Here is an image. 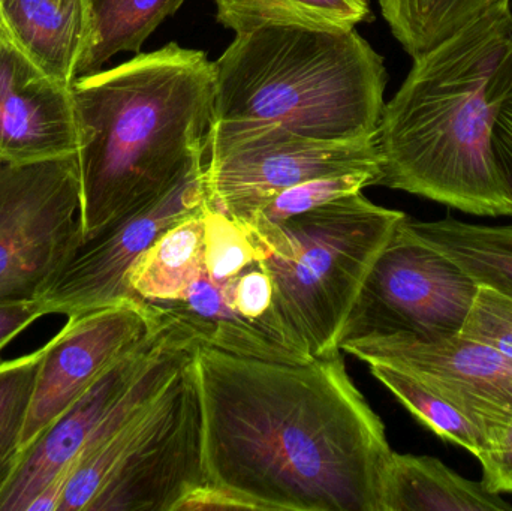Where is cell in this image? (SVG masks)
<instances>
[{
	"mask_svg": "<svg viewBox=\"0 0 512 511\" xmlns=\"http://www.w3.org/2000/svg\"><path fill=\"white\" fill-rule=\"evenodd\" d=\"M224 511V510H254L256 507L251 501L221 486L206 485L189 492L183 500L179 501L174 511Z\"/></svg>",
	"mask_w": 512,
	"mask_h": 511,
	"instance_id": "f546056e",
	"label": "cell"
},
{
	"mask_svg": "<svg viewBox=\"0 0 512 511\" xmlns=\"http://www.w3.org/2000/svg\"><path fill=\"white\" fill-rule=\"evenodd\" d=\"M206 483L192 356L161 393L78 459L57 511H174Z\"/></svg>",
	"mask_w": 512,
	"mask_h": 511,
	"instance_id": "8992f818",
	"label": "cell"
},
{
	"mask_svg": "<svg viewBox=\"0 0 512 511\" xmlns=\"http://www.w3.org/2000/svg\"><path fill=\"white\" fill-rule=\"evenodd\" d=\"M77 155L0 162V303L38 302L83 242Z\"/></svg>",
	"mask_w": 512,
	"mask_h": 511,
	"instance_id": "9c48e42d",
	"label": "cell"
},
{
	"mask_svg": "<svg viewBox=\"0 0 512 511\" xmlns=\"http://www.w3.org/2000/svg\"><path fill=\"white\" fill-rule=\"evenodd\" d=\"M80 131L83 239L204 161L215 71L176 42L72 83Z\"/></svg>",
	"mask_w": 512,
	"mask_h": 511,
	"instance_id": "3957f363",
	"label": "cell"
},
{
	"mask_svg": "<svg viewBox=\"0 0 512 511\" xmlns=\"http://www.w3.org/2000/svg\"><path fill=\"white\" fill-rule=\"evenodd\" d=\"M42 317L39 302L0 303V351Z\"/></svg>",
	"mask_w": 512,
	"mask_h": 511,
	"instance_id": "4dcf8cb0",
	"label": "cell"
},
{
	"mask_svg": "<svg viewBox=\"0 0 512 511\" xmlns=\"http://www.w3.org/2000/svg\"><path fill=\"white\" fill-rule=\"evenodd\" d=\"M161 318L155 306L125 299L66 320L44 345L21 455Z\"/></svg>",
	"mask_w": 512,
	"mask_h": 511,
	"instance_id": "4fadbf2b",
	"label": "cell"
},
{
	"mask_svg": "<svg viewBox=\"0 0 512 511\" xmlns=\"http://www.w3.org/2000/svg\"><path fill=\"white\" fill-rule=\"evenodd\" d=\"M246 228L219 210L204 213V270L213 281L224 282L259 260Z\"/></svg>",
	"mask_w": 512,
	"mask_h": 511,
	"instance_id": "484cf974",
	"label": "cell"
},
{
	"mask_svg": "<svg viewBox=\"0 0 512 511\" xmlns=\"http://www.w3.org/2000/svg\"><path fill=\"white\" fill-rule=\"evenodd\" d=\"M406 224L478 285L512 299V225L471 224L451 216L439 221H415L408 216Z\"/></svg>",
	"mask_w": 512,
	"mask_h": 511,
	"instance_id": "ac0fdd59",
	"label": "cell"
},
{
	"mask_svg": "<svg viewBox=\"0 0 512 511\" xmlns=\"http://www.w3.org/2000/svg\"><path fill=\"white\" fill-rule=\"evenodd\" d=\"M6 41H8V33H6L2 18H0V51H2L3 45L6 44Z\"/></svg>",
	"mask_w": 512,
	"mask_h": 511,
	"instance_id": "1f68e13d",
	"label": "cell"
},
{
	"mask_svg": "<svg viewBox=\"0 0 512 511\" xmlns=\"http://www.w3.org/2000/svg\"><path fill=\"white\" fill-rule=\"evenodd\" d=\"M216 18L237 33L265 26L351 30L370 17L369 0H215Z\"/></svg>",
	"mask_w": 512,
	"mask_h": 511,
	"instance_id": "44dd1931",
	"label": "cell"
},
{
	"mask_svg": "<svg viewBox=\"0 0 512 511\" xmlns=\"http://www.w3.org/2000/svg\"><path fill=\"white\" fill-rule=\"evenodd\" d=\"M512 77V11L498 6L415 57L376 132L379 186L475 216H512L490 150Z\"/></svg>",
	"mask_w": 512,
	"mask_h": 511,
	"instance_id": "7a4b0ae2",
	"label": "cell"
},
{
	"mask_svg": "<svg viewBox=\"0 0 512 511\" xmlns=\"http://www.w3.org/2000/svg\"><path fill=\"white\" fill-rule=\"evenodd\" d=\"M501 494L454 473L432 456L393 452L382 486V511H511Z\"/></svg>",
	"mask_w": 512,
	"mask_h": 511,
	"instance_id": "2e32d148",
	"label": "cell"
},
{
	"mask_svg": "<svg viewBox=\"0 0 512 511\" xmlns=\"http://www.w3.org/2000/svg\"><path fill=\"white\" fill-rule=\"evenodd\" d=\"M405 218L361 191L280 224L242 222L270 273L274 311L292 347L310 360L342 353L343 326Z\"/></svg>",
	"mask_w": 512,
	"mask_h": 511,
	"instance_id": "5b68a950",
	"label": "cell"
},
{
	"mask_svg": "<svg viewBox=\"0 0 512 511\" xmlns=\"http://www.w3.org/2000/svg\"><path fill=\"white\" fill-rule=\"evenodd\" d=\"M490 150L499 186L512 207V77L493 120Z\"/></svg>",
	"mask_w": 512,
	"mask_h": 511,
	"instance_id": "83f0119b",
	"label": "cell"
},
{
	"mask_svg": "<svg viewBox=\"0 0 512 511\" xmlns=\"http://www.w3.org/2000/svg\"><path fill=\"white\" fill-rule=\"evenodd\" d=\"M511 0H379L382 17L415 59Z\"/></svg>",
	"mask_w": 512,
	"mask_h": 511,
	"instance_id": "7402d4cb",
	"label": "cell"
},
{
	"mask_svg": "<svg viewBox=\"0 0 512 511\" xmlns=\"http://www.w3.org/2000/svg\"><path fill=\"white\" fill-rule=\"evenodd\" d=\"M370 374L430 431L442 440L457 444L480 459L489 441L480 428L459 408L424 386L417 378L385 365H369Z\"/></svg>",
	"mask_w": 512,
	"mask_h": 511,
	"instance_id": "603a6c76",
	"label": "cell"
},
{
	"mask_svg": "<svg viewBox=\"0 0 512 511\" xmlns=\"http://www.w3.org/2000/svg\"><path fill=\"white\" fill-rule=\"evenodd\" d=\"M149 305L185 324L206 347L270 362L291 365L310 362L236 314L206 270L180 299Z\"/></svg>",
	"mask_w": 512,
	"mask_h": 511,
	"instance_id": "e0dca14e",
	"label": "cell"
},
{
	"mask_svg": "<svg viewBox=\"0 0 512 511\" xmlns=\"http://www.w3.org/2000/svg\"><path fill=\"white\" fill-rule=\"evenodd\" d=\"M45 348L0 363V495L21 458L23 431Z\"/></svg>",
	"mask_w": 512,
	"mask_h": 511,
	"instance_id": "cb8c5ba5",
	"label": "cell"
},
{
	"mask_svg": "<svg viewBox=\"0 0 512 511\" xmlns=\"http://www.w3.org/2000/svg\"><path fill=\"white\" fill-rule=\"evenodd\" d=\"M213 71L215 122L274 123L318 140L376 138L387 69L355 29L237 33Z\"/></svg>",
	"mask_w": 512,
	"mask_h": 511,
	"instance_id": "277c9868",
	"label": "cell"
},
{
	"mask_svg": "<svg viewBox=\"0 0 512 511\" xmlns=\"http://www.w3.org/2000/svg\"><path fill=\"white\" fill-rule=\"evenodd\" d=\"M375 185H378V176L369 171L336 174V176L307 180V182L298 183V185L277 192L246 221L258 219V221L270 222V224H280V222L303 215V213L310 212V210L324 206L331 201L339 200L346 195L361 192L367 186Z\"/></svg>",
	"mask_w": 512,
	"mask_h": 511,
	"instance_id": "d4e9b609",
	"label": "cell"
},
{
	"mask_svg": "<svg viewBox=\"0 0 512 511\" xmlns=\"http://www.w3.org/2000/svg\"><path fill=\"white\" fill-rule=\"evenodd\" d=\"M206 206L201 161L162 194L132 207L83 239L38 300L44 315H63L69 320L135 299L128 276L138 258L164 231Z\"/></svg>",
	"mask_w": 512,
	"mask_h": 511,
	"instance_id": "8fae6325",
	"label": "cell"
},
{
	"mask_svg": "<svg viewBox=\"0 0 512 511\" xmlns=\"http://www.w3.org/2000/svg\"><path fill=\"white\" fill-rule=\"evenodd\" d=\"M78 149L72 86L48 77L6 41L0 51V162L47 161Z\"/></svg>",
	"mask_w": 512,
	"mask_h": 511,
	"instance_id": "5bb4252c",
	"label": "cell"
},
{
	"mask_svg": "<svg viewBox=\"0 0 512 511\" xmlns=\"http://www.w3.org/2000/svg\"><path fill=\"white\" fill-rule=\"evenodd\" d=\"M206 209L168 228L138 258L128 276L135 299L146 303L177 300L201 278Z\"/></svg>",
	"mask_w": 512,
	"mask_h": 511,
	"instance_id": "d6986e66",
	"label": "cell"
},
{
	"mask_svg": "<svg viewBox=\"0 0 512 511\" xmlns=\"http://www.w3.org/2000/svg\"><path fill=\"white\" fill-rule=\"evenodd\" d=\"M342 354L291 365L198 344L207 483L258 511H382L393 450Z\"/></svg>",
	"mask_w": 512,
	"mask_h": 511,
	"instance_id": "6da1fadb",
	"label": "cell"
},
{
	"mask_svg": "<svg viewBox=\"0 0 512 511\" xmlns=\"http://www.w3.org/2000/svg\"><path fill=\"white\" fill-rule=\"evenodd\" d=\"M186 0H86L87 42L78 77L95 74L120 53H140L150 35ZM77 77V78H78Z\"/></svg>",
	"mask_w": 512,
	"mask_h": 511,
	"instance_id": "ffe728a7",
	"label": "cell"
},
{
	"mask_svg": "<svg viewBox=\"0 0 512 511\" xmlns=\"http://www.w3.org/2000/svg\"><path fill=\"white\" fill-rule=\"evenodd\" d=\"M460 335L493 348L512 362L511 297L486 285H478Z\"/></svg>",
	"mask_w": 512,
	"mask_h": 511,
	"instance_id": "4316f807",
	"label": "cell"
},
{
	"mask_svg": "<svg viewBox=\"0 0 512 511\" xmlns=\"http://www.w3.org/2000/svg\"><path fill=\"white\" fill-rule=\"evenodd\" d=\"M367 365L399 369L459 408L486 435L489 447L512 422V362L493 348L454 335L439 339L373 336L340 344Z\"/></svg>",
	"mask_w": 512,
	"mask_h": 511,
	"instance_id": "7c38bea8",
	"label": "cell"
},
{
	"mask_svg": "<svg viewBox=\"0 0 512 511\" xmlns=\"http://www.w3.org/2000/svg\"><path fill=\"white\" fill-rule=\"evenodd\" d=\"M478 461L483 465L481 482L490 491L512 494V422Z\"/></svg>",
	"mask_w": 512,
	"mask_h": 511,
	"instance_id": "f1b7e54d",
	"label": "cell"
},
{
	"mask_svg": "<svg viewBox=\"0 0 512 511\" xmlns=\"http://www.w3.org/2000/svg\"><path fill=\"white\" fill-rule=\"evenodd\" d=\"M406 218L370 269L340 344L373 336L439 339L462 332L478 284L447 255L415 236Z\"/></svg>",
	"mask_w": 512,
	"mask_h": 511,
	"instance_id": "30bf717a",
	"label": "cell"
},
{
	"mask_svg": "<svg viewBox=\"0 0 512 511\" xmlns=\"http://www.w3.org/2000/svg\"><path fill=\"white\" fill-rule=\"evenodd\" d=\"M206 155L207 207L237 222L307 180L369 171L379 182L376 140H318L274 123L215 122Z\"/></svg>",
	"mask_w": 512,
	"mask_h": 511,
	"instance_id": "ba28073f",
	"label": "cell"
},
{
	"mask_svg": "<svg viewBox=\"0 0 512 511\" xmlns=\"http://www.w3.org/2000/svg\"><path fill=\"white\" fill-rule=\"evenodd\" d=\"M0 18L36 68L72 86L87 42L86 0H0Z\"/></svg>",
	"mask_w": 512,
	"mask_h": 511,
	"instance_id": "9a60e30c",
	"label": "cell"
},
{
	"mask_svg": "<svg viewBox=\"0 0 512 511\" xmlns=\"http://www.w3.org/2000/svg\"><path fill=\"white\" fill-rule=\"evenodd\" d=\"M198 344L185 324L162 312L159 323L21 455L0 495V511H57L78 459L161 393Z\"/></svg>",
	"mask_w": 512,
	"mask_h": 511,
	"instance_id": "52a82bcc",
	"label": "cell"
}]
</instances>
